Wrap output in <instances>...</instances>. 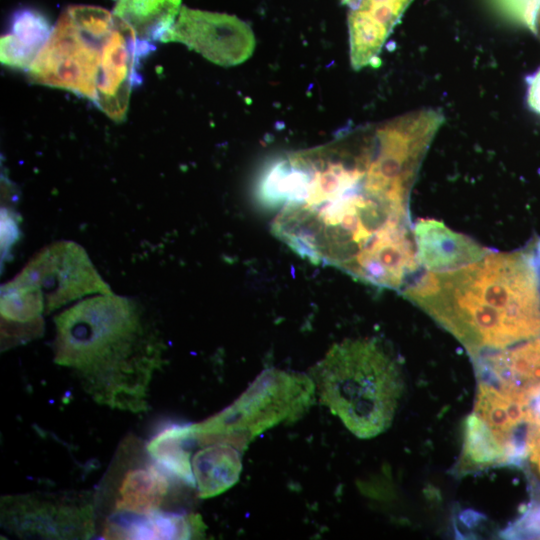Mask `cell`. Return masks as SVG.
<instances>
[{
	"instance_id": "44dd1931",
	"label": "cell",
	"mask_w": 540,
	"mask_h": 540,
	"mask_svg": "<svg viewBox=\"0 0 540 540\" xmlns=\"http://www.w3.org/2000/svg\"><path fill=\"white\" fill-rule=\"evenodd\" d=\"M507 13L517 22L534 30L540 0H500Z\"/></svg>"
},
{
	"instance_id": "5bb4252c",
	"label": "cell",
	"mask_w": 540,
	"mask_h": 540,
	"mask_svg": "<svg viewBox=\"0 0 540 540\" xmlns=\"http://www.w3.org/2000/svg\"><path fill=\"white\" fill-rule=\"evenodd\" d=\"M481 368L498 388L524 400L540 397V338L490 353Z\"/></svg>"
},
{
	"instance_id": "3957f363",
	"label": "cell",
	"mask_w": 540,
	"mask_h": 540,
	"mask_svg": "<svg viewBox=\"0 0 540 540\" xmlns=\"http://www.w3.org/2000/svg\"><path fill=\"white\" fill-rule=\"evenodd\" d=\"M316 394L355 436L386 431L402 393L395 360L373 339L335 344L311 369Z\"/></svg>"
},
{
	"instance_id": "7a4b0ae2",
	"label": "cell",
	"mask_w": 540,
	"mask_h": 540,
	"mask_svg": "<svg viewBox=\"0 0 540 540\" xmlns=\"http://www.w3.org/2000/svg\"><path fill=\"white\" fill-rule=\"evenodd\" d=\"M54 362L70 369L98 404L133 413L163 364V342L138 302L95 294L54 318Z\"/></svg>"
},
{
	"instance_id": "7402d4cb",
	"label": "cell",
	"mask_w": 540,
	"mask_h": 540,
	"mask_svg": "<svg viewBox=\"0 0 540 540\" xmlns=\"http://www.w3.org/2000/svg\"><path fill=\"white\" fill-rule=\"evenodd\" d=\"M525 458L528 460L530 468L535 473L536 478L540 481V416L538 414L528 430Z\"/></svg>"
},
{
	"instance_id": "9a60e30c",
	"label": "cell",
	"mask_w": 540,
	"mask_h": 540,
	"mask_svg": "<svg viewBox=\"0 0 540 540\" xmlns=\"http://www.w3.org/2000/svg\"><path fill=\"white\" fill-rule=\"evenodd\" d=\"M205 525L199 514L158 511L148 516L102 524L104 539H190L203 536Z\"/></svg>"
},
{
	"instance_id": "cb8c5ba5",
	"label": "cell",
	"mask_w": 540,
	"mask_h": 540,
	"mask_svg": "<svg viewBox=\"0 0 540 540\" xmlns=\"http://www.w3.org/2000/svg\"><path fill=\"white\" fill-rule=\"evenodd\" d=\"M9 214V211L5 209L4 212L2 211L1 215L2 247L5 249L10 247L15 242L18 235L17 223L12 215Z\"/></svg>"
},
{
	"instance_id": "2e32d148",
	"label": "cell",
	"mask_w": 540,
	"mask_h": 540,
	"mask_svg": "<svg viewBox=\"0 0 540 540\" xmlns=\"http://www.w3.org/2000/svg\"><path fill=\"white\" fill-rule=\"evenodd\" d=\"M191 460L195 487L200 498L218 496L231 488L242 470L240 450L223 443L203 446Z\"/></svg>"
},
{
	"instance_id": "52a82bcc",
	"label": "cell",
	"mask_w": 540,
	"mask_h": 540,
	"mask_svg": "<svg viewBox=\"0 0 540 540\" xmlns=\"http://www.w3.org/2000/svg\"><path fill=\"white\" fill-rule=\"evenodd\" d=\"M170 478L149 455L146 445L129 435L119 445L94 496L96 512L106 514L103 523L127 521L158 512L170 493Z\"/></svg>"
},
{
	"instance_id": "ffe728a7",
	"label": "cell",
	"mask_w": 540,
	"mask_h": 540,
	"mask_svg": "<svg viewBox=\"0 0 540 540\" xmlns=\"http://www.w3.org/2000/svg\"><path fill=\"white\" fill-rule=\"evenodd\" d=\"M52 29L43 13L28 7L15 11L10 20V34L34 59L47 42Z\"/></svg>"
},
{
	"instance_id": "4316f807",
	"label": "cell",
	"mask_w": 540,
	"mask_h": 540,
	"mask_svg": "<svg viewBox=\"0 0 540 540\" xmlns=\"http://www.w3.org/2000/svg\"><path fill=\"white\" fill-rule=\"evenodd\" d=\"M361 0H342V3L352 9H355L359 4Z\"/></svg>"
},
{
	"instance_id": "5b68a950",
	"label": "cell",
	"mask_w": 540,
	"mask_h": 540,
	"mask_svg": "<svg viewBox=\"0 0 540 540\" xmlns=\"http://www.w3.org/2000/svg\"><path fill=\"white\" fill-rule=\"evenodd\" d=\"M311 377L280 369H266L228 407L190 425L200 446L215 443L243 451L259 434L282 422L301 418L315 400Z\"/></svg>"
},
{
	"instance_id": "ba28073f",
	"label": "cell",
	"mask_w": 540,
	"mask_h": 540,
	"mask_svg": "<svg viewBox=\"0 0 540 540\" xmlns=\"http://www.w3.org/2000/svg\"><path fill=\"white\" fill-rule=\"evenodd\" d=\"M1 525L21 538L88 539L95 534L94 496L33 492L1 498Z\"/></svg>"
},
{
	"instance_id": "8fae6325",
	"label": "cell",
	"mask_w": 540,
	"mask_h": 540,
	"mask_svg": "<svg viewBox=\"0 0 540 540\" xmlns=\"http://www.w3.org/2000/svg\"><path fill=\"white\" fill-rule=\"evenodd\" d=\"M474 413L505 446L510 463H520L525 458L528 430L536 418L529 401L489 383H480Z\"/></svg>"
},
{
	"instance_id": "8992f818",
	"label": "cell",
	"mask_w": 540,
	"mask_h": 540,
	"mask_svg": "<svg viewBox=\"0 0 540 540\" xmlns=\"http://www.w3.org/2000/svg\"><path fill=\"white\" fill-rule=\"evenodd\" d=\"M116 23L117 17L101 7H67L28 68L30 80L95 103L103 45Z\"/></svg>"
},
{
	"instance_id": "30bf717a",
	"label": "cell",
	"mask_w": 540,
	"mask_h": 540,
	"mask_svg": "<svg viewBox=\"0 0 540 540\" xmlns=\"http://www.w3.org/2000/svg\"><path fill=\"white\" fill-rule=\"evenodd\" d=\"M154 47L137 40L134 31L117 17L104 42L95 105L116 122L125 119L131 90L140 83L137 65Z\"/></svg>"
},
{
	"instance_id": "83f0119b",
	"label": "cell",
	"mask_w": 540,
	"mask_h": 540,
	"mask_svg": "<svg viewBox=\"0 0 540 540\" xmlns=\"http://www.w3.org/2000/svg\"><path fill=\"white\" fill-rule=\"evenodd\" d=\"M535 411L540 416V397L538 398V401L536 402Z\"/></svg>"
},
{
	"instance_id": "603a6c76",
	"label": "cell",
	"mask_w": 540,
	"mask_h": 540,
	"mask_svg": "<svg viewBox=\"0 0 540 540\" xmlns=\"http://www.w3.org/2000/svg\"><path fill=\"white\" fill-rule=\"evenodd\" d=\"M511 535L540 536V504L534 505L514 525Z\"/></svg>"
},
{
	"instance_id": "d6986e66",
	"label": "cell",
	"mask_w": 540,
	"mask_h": 540,
	"mask_svg": "<svg viewBox=\"0 0 540 540\" xmlns=\"http://www.w3.org/2000/svg\"><path fill=\"white\" fill-rule=\"evenodd\" d=\"M463 460L472 466L510 463L505 446L474 412L465 421Z\"/></svg>"
},
{
	"instance_id": "d4e9b609",
	"label": "cell",
	"mask_w": 540,
	"mask_h": 540,
	"mask_svg": "<svg viewBox=\"0 0 540 540\" xmlns=\"http://www.w3.org/2000/svg\"><path fill=\"white\" fill-rule=\"evenodd\" d=\"M527 103L531 110L540 115V68L527 78Z\"/></svg>"
},
{
	"instance_id": "277c9868",
	"label": "cell",
	"mask_w": 540,
	"mask_h": 540,
	"mask_svg": "<svg viewBox=\"0 0 540 540\" xmlns=\"http://www.w3.org/2000/svg\"><path fill=\"white\" fill-rule=\"evenodd\" d=\"M111 293L85 250L72 241L41 249L1 288V325L18 334L43 331V314L91 294Z\"/></svg>"
},
{
	"instance_id": "7c38bea8",
	"label": "cell",
	"mask_w": 540,
	"mask_h": 540,
	"mask_svg": "<svg viewBox=\"0 0 540 540\" xmlns=\"http://www.w3.org/2000/svg\"><path fill=\"white\" fill-rule=\"evenodd\" d=\"M413 0H361L348 17L350 62L354 70L376 66L379 53Z\"/></svg>"
},
{
	"instance_id": "e0dca14e",
	"label": "cell",
	"mask_w": 540,
	"mask_h": 540,
	"mask_svg": "<svg viewBox=\"0 0 540 540\" xmlns=\"http://www.w3.org/2000/svg\"><path fill=\"white\" fill-rule=\"evenodd\" d=\"M181 0H116L114 15L126 23L137 40L149 46L174 24Z\"/></svg>"
},
{
	"instance_id": "4fadbf2b",
	"label": "cell",
	"mask_w": 540,
	"mask_h": 540,
	"mask_svg": "<svg viewBox=\"0 0 540 540\" xmlns=\"http://www.w3.org/2000/svg\"><path fill=\"white\" fill-rule=\"evenodd\" d=\"M418 262L426 271L448 272L467 266L489 250L434 219H420L413 229Z\"/></svg>"
},
{
	"instance_id": "ac0fdd59",
	"label": "cell",
	"mask_w": 540,
	"mask_h": 540,
	"mask_svg": "<svg viewBox=\"0 0 540 540\" xmlns=\"http://www.w3.org/2000/svg\"><path fill=\"white\" fill-rule=\"evenodd\" d=\"M195 442L190 425L173 424L158 432L146 444L152 459L172 478L194 488L189 444Z\"/></svg>"
},
{
	"instance_id": "6da1fadb",
	"label": "cell",
	"mask_w": 540,
	"mask_h": 540,
	"mask_svg": "<svg viewBox=\"0 0 540 540\" xmlns=\"http://www.w3.org/2000/svg\"><path fill=\"white\" fill-rule=\"evenodd\" d=\"M402 293L472 354L540 335V270L532 249L489 251L453 271H426Z\"/></svg>"
},
{
	"instance_id": "484cf974",
	"label": "cell",
	"mask_w": 540,
	"mask_h": 540,
	"mask_svg": "<svg viewBox=\"0 0 540 540\" xmlns=\"http://www.w3.org/2000/svg\"><path fill=\"white\" fill-rule=\"evenodd\" d=\"M533 32L540 38V6L536 15Z\"/></svg>"
},
{
	"instance_id": "9c48e42d",
	"label": "cell",
	"mask_w": 540,
	"mask_h": 540,
	"mask_svg": "<svg viewBox=\"0 0 540 540\" xmlns=\"http://www.w3.org/2000/svg\"><path fill=\"white\" fill-rule=\"evenodd\" d=\"M162 42H180L224 67L251 57L255 37L250 26L234 15L181 7Z\"/></svg>"
}]
</instances>
